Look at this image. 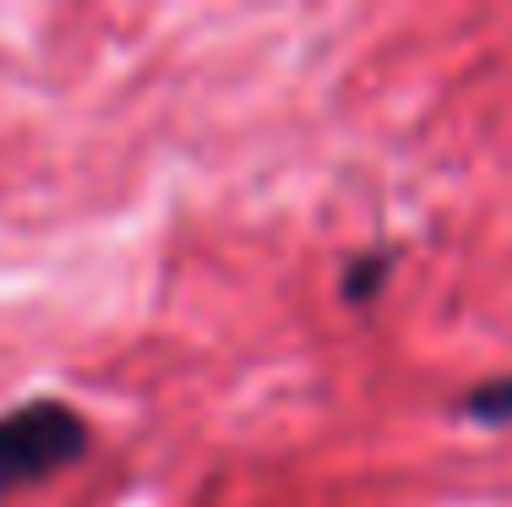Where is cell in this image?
I'll list each match as a JSON object with an SVG mask.
<instances>
[{"label":"cell","mask_w":512,"mask_h":507,"mask_svg":"<svg viewBox=\"0 0 512 507\" xmlns=\"http://www.w3.org/2000/svg\"><path fill=\"white\" fill-rule=\"evenodd\" d=\"M88 453V420L60 398H28L0 415V491L50 480Z\"/></svg>","instance_id":"1"},{"label":"cell","mask_w":512,"mask_h":507,"mask_svg":"<svg viewBox=\"0 0 512 507\" xmlns=\"http://www.w3.org/2000/svg\"><path fill=\"white\" fill-rule=\"evenodd\" d=\"M463 415H474L480 426H512V377L474 382L469 398H463Z\"/></svg>","instance_id":"2"},{"label":"cell","mask_w":512,"mask_h":507,"mask_svg":"<svg viewBox=\"0 0 512 507\" xmlns=\"http://www.w3.org/2000/svg\"><path fill=\"white\" fill-rule=\"evenodd\" d=\"M382 279H387V262H382V257H365V268H355V273L344 279V295H349V300H371V289L382 284Z\"/></svg>","instance_id":"3"}]
</instances>
